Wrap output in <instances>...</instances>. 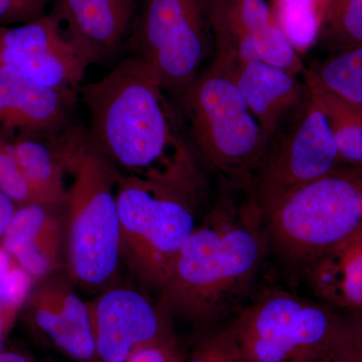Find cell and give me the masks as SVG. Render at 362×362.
Instances as JSON below:
<instances>
[{"label": "cell", "mask_w": 362, "mask_h": 362, "mask_svg": "<svg viewBox=\"0 0 362 362\" xmlns=\"http://www.w3.org/2000/svg\"><path fill=\"white\" fill-rule=\"evenodd\" d=\"M268 252L252 182L221 180L218 197L158 288L157 305L192 322L225 317L245 303Z\"/></svg>", "instance_id": "cell-1"}, {"label": "cell", "mask_w": 362, "mask_h": 362, "mask_svg": "<svg viewBox=\"0 0 362 362\" xmlns=\"http://www.w3.org/2000/svg\"><path fill=\"white\" fill-rule=\"evenodd\" d=\"M81 93L90 139L121 173L160 177L202 168L175 102L137 57L131 54Z\"/></svg>", "instance_id": "cell-2"}, {"label": "cell", "mask_w": 362, "mask_h": 362, "mask_svg": "<svg viewBox=\"0 0 362 362\" xmlns=\"http://www.w3.org/2000/svg\"><path fill=\"white\" fill-rule=\"evenodd\" d=\"M47 141L71 177L65 202L69 275L86 289H106L122 256L117 206L120 170L97 148L88 130L66 127Z\"/></svg>", "instance_id": "cell-3"}, {"label": "cell", "mask_w": 362, "mask_h": 362, "mask_svg": "<svg viewBox=\"0 0 362 362\" xmlns=\"http://www.w3.org/2000/svg\"><path fill=\"white\" fill-rule=\"evenodd\" d=\"M259 204L269 252L286 268L301 273L362 233V166H338Z\"/></svg>", "instance_id": "cell-4"}, {"label": "cell", "mask_w": 362, "mask_h": 362, "mask_svg": "<svg viewBox=\"0 0 362 362\" xmlns=\"http://www.w3.org/2000/svg\"><path fill=\"white\" fill-rule=\"evenodd\" d=\"M204 173L144 177L120 171L117 206L122 255L145 283L158 290L199 223L206 197Z\"/></svg>", "instance_id": "cell-5"}, {"label": "cell", "mask_w": 362, "mask_h": 362, "mask_svg": "<svg viewBox=\"0 0 362 362\" xmlns=\"http://www.w3.org/2000/svg\"><path fill=\"white\" fill-rule=\"evenodd\" d=\"M175 100L199 163L221 180L252 182L269 141L235 83L209 66Z\"/></svg>", "instance_id": "cell-6"}, {"label": "cell", "mask_w": 362, "mask_h": 362, "mask_svg": "<svg viewBox=\"0 0 362 362\" xmlns=\"http://www.w3.org/2000/svg\"><path fill=\"white\" fill-rule=\"evenodd\" d=\"M237 362H322L338 321L322 304L282 288H265L232 321Z\"/></svg>", "instance_id": "cell-7"}, {"label": "cell", "mask_w": 362, "mask_h": 362, "mask_svg": "<svg viewBox=\"0 0 362 362\" xmlns=\"http://www.w3.org/2000/svg\"><path fill=\"white\" fill-rule=\"evenodd\" d=\"M213 0H145L131 28L130 49L173 99L214 56Z\"/></svg>", "instance_id": "cell-8"}, {"label": "cell", "mask_w": 362, "mask_h": 362, "mask_svg": "<svg viewBox=\"0 0 362 362\" xmlns=\"http://www.w3.org/2000/svg\"><path fill=\"white\" fill-rule=\"evenodd\" d=\"M340 163L327 116L309 89L303 104L269 141L252 187L259 202L269 201L322 177Z\"/></svg>", "instance_id": "cell-9"}, {"label": "cell", "mask_w": 362, "mask_h": 362, "mask_svg": "<svg viewBox=\"0 0 362 362\" xmlns=\"http://www.w3.org/2000/svg\"><path fill=\"white\" fill-rule=\"evenodd\" d=\"M95 62L52 13L25 25L0 26V65L49 89L75 90Z\"/></svg>", "instance_id": "cell-10"}, {"label": "cell", "mask_w": 362, "mask_h": 362, "mask_svg": "<svg viewBox=\"0 0 362 362\" xmlns=\"http://www.w3.org/2000/svg\"><path fill=\"white\" fill-rule=\"evenodd\" d=\"M211 64L261 61L303 77L306 66L266 0H213Z\"/></svg>", "instance_id": "cell-11"}, {"label": "cell", "mask_w": 362, "mask_h": 362, "mask_svg": "<svg viewBox=\"0 0 362 362\" xmlns=\"http://www.w3.org/2000/svg\"><path fill=\"white\" fill-rule=\"evenodd\" d=\"M88 306L99 362H126L136 350L175 335L170 317L129 288H106Z\"/></svg>", "instance_id": "cell-12"}, {"label": "cell", "mask_w": 362, "mask_h": 362, "mask_svg": "<svg viewBox=\"0 0 362 362\" xmlns=\"http://www.w3.org/2000/svg\"><path fill=\"white\" fill-rule=\"evenodd\" d=\"M54 274L33 285L25 305L30 321L73 361L99 362L88 302Z\"/></svg>", "instance_id": "cell-13"}, {"label": "cell", "mask_w": 362, "mask_h": 362, "mask_svg": "<svg viewBox=\"0 0 362 362\" xmlns=\"http://www.w3.org/2000/svg\"><path fill=\"white\" fill-rule=\"evenodd\" d=\"M75 90L44 87L0 65V133L49 139L65 130Z\"/></svg>", "instance_id": "cell-14"}, {"label": "cell", "mask_w": 362, "mask_h": 362, "mask_svg": "<svg viewBox=\"0 0 362 362\" xmlns=\"http://www.w3.org/2000/svg\"><path fill=\"white\" fill-rule=\"evenodd\" d=\"M235 83L270 141L303 104L309 88L301 77L261 61L209 64Z\"/></svg>", "instance_id": "cell-15"}, {"label": "cell", "mask_w": 362, "mask_h": 362, "mask_svg": "<svg viewBox=\"0 0 362 362\" xmlns=\"http://www.w3.org/2000/svg\"><path fill=\"white\" fill-rule=\"evenodd\" d=\"M63 240L61 221L52 209L28 204L16 207L0 246L37 282L58 271Z\"/></svg>", "instance_id": "cell-16"}, {"label": "cell", "mask_w": 362, "mask_h": 362, "mask_svg": "<svg viewBox=\"0 0 362 362\" xmlns=\"http://www.w3.org/2000/svg\"><path fill=\"white\" fill-rule=\"evenodd\" d=\"M135 6L136 0H54L52 14L98 62L128 37Z\"/></svg>", "instance_id": "cell-17"}, {"label": "cell", "mask_w": 362, "mask_h": 362, "mask_svg": "<svg viewBox=\"0 0 362 362\" xmlns=\"http://www.w3.org/2000/svg\"><path fill=\"white\" fill-rule=\"evenodd\" d=\"M359 235L316 259L300 273L317 296L362 306V243H359Z\"/></svg>", "instance_id": "cell-18"}, {"label": "cell", "mask_w": 362, "mask_h": 362, "mask_svg": "<svg viewBox=\"0 0 362 362\" xmlns=\"http://www.w3.org/2000/svg\"><path fill=\"white\" fill-rule=\"evenodd\" d=\"M13 142L33 204L52 209L65 204L66 171L47 139L25 137Z\"/></svg>", "instance_id": "cell-19"}, {"label": "cell", "mask_w": 362, "mask_h": 362, "mask_svg": "<svg viewBox=\"0 0 362 362\" xmlns=\"http://www.w3.org/2000/svg\"><path fill=\"white\" fill-rule=\"evenodd\" d=\"M304 80L311 87L362 105V45L331 52L306 69Z\"/></svg>", "instance_id": "cell-20"}, {"label": "cell", "mask_w": 362, "mask_h": 362, "mask_svg": "<svg viewBox=\"0 0 362 362\" xmlns=\"http://www.w3.org/2000/svg\"><path fill=\"white\" fill-rule=\"evenodd\" d=\"M308 87L327 116L341 163L362 166V105Z\"/></svg>", "instance_id": "cell-21"}, {"label": "cell", "mask_w": 362, "mask_h": 362, "mask_svg": "<svg viewBox=\"0 0 362 362\" xmlns=\"http://www.w3.org/2000/svg\"><path fill=\"white\" fill-rule=\"evenodd\" d=\"M330 0H278L277 20L298 52L315 44Z\"/></svg>", "instance_id": "cell-22"}, {"label": "cell", "mask_w": 362, "mask_h": 362, "mask_svg": "<svg viewBox=\"0 0 362 362\" xmlns=\"http://www.w3.org/2000/svg\"><path fill=\"white\" fill-rule=\"evenodd\" d=\"M317 42L331 52L362 45V0H330Z\"/></svg>", "instance_id": "cell-23"}, {"label": "cell", "mask_w": 362, "mask_h": 362, "mask_svg": "<svg viewBox=\"0 0 362 362\" xmlns=\"http://www.w3.org/2000/svg\"><path fill=\"white\" fill-rule=\"evenodd\" d=\"M0 192L16 206L33 204V195L21 173L13 140L0 133Z\"/></svg>", "instance_id": "cell-24"}, {"label": "cell", "mask_w": 362, "mask_h": 362, "mask_svg": "<svg viewBox=\"0 0 362 362\" xmlns=\"http://www.w3.org/2000/svg\"><path fill=\"white\" fill-rule=\"evenodd\" d=\"M187 362H237L233 323L207 333L195 344Z\"/></svg>", "instance_id": "cell-25"}, {"label": "cell", "mask_w": 362, "mask_h": 362, "mask_svg": "<svg viewBox=\"0 0 362 362\" xmlns=\"http://www.w3.org/2000/svg\"><path fill=\"white\" fill-rule=\"evenodd\" d=\"M47 0H0V26L21 25L39 20Z\"/></svg>", "instance_id": "cell-26"}, {"label": "cell", "mask_w": 362, "mask_h": 362, "mask_svg": "<svg viewBox=\"0 0 362 362\" xmlns=\"http://www.w3.org/2000/svg\"><path fill=\"white\" fill-rule=\"evenodd\" d=\"M126 362H182V354L173 335L163 341L136 350Z\"/></svg>", "instance_id": "cell-27"}, {"label": "cell", "mask_w": 362, "mask_h": 362, "mask_svg": "<svg viewBox=\"0 0 362 362\" xmlns=\"http://www.w3.org/2000/svg\"><path fill=\"white\" fill-rule=\"evenodd\" d=\"M16 207V204L8 197L0 192V240L13 220Z\"/></svg>", "instance_id": "cell-28"}, {"label": "cell", "mask_w": 362, "mask_h": 362, "mask_svg": "<svg viewBox=\"0 0 362 362\" xmlns=\"http://www.w3.org/2000/svg\"><path fill=\"white\" fill-rule=\"evenodd\" d=\"M13 259L9 256L8 252H7L4 247L0 246V307H2V293H4L6 276L9 270H11V267L13 266Z\"/></svg>", "instance_id": "cell-29"}, {"label": "cell", "mask_w": 362, "mask_h": 362, "mask_svg": "<svg viewBox=\"0 0 362 362\" xmlns=\"http://www.w3.org/2000/svg\"><path fill=\"white\" fill-rule=\"evenodd\" d=\"M0 362H35L26 356L25 354L21 352L13 351V350H2L0 352Z\"/></svg>", "instance_id": "cell-30"}, {"label": "cell", "mask_w": 362, "mask_h": 362, "mask_svg": "<svg viewBox=\"0 0 362 362\" xmlns=\"http://www.w3.org/2000/svg\"><path fill=\"white\" fill-rule=\"evenodd\" d=\"M4 338H0V352H1L2 350H4Z\"/></svg>", "instance_id": "cell-31"}, {"label": "cell", "mask_w": 362, "mask_h": 362, "mask_svg": "<svg viewBox=\"0 0 362 362\" xmlns=\"http://www.w3.org/2000/svg\"><path fill=\"white\" fill-rule=\"evenodd\" d=\"M326 362H332V361H331V359H330V358H328V359H327V361H326Z\"/></svg>", "instance_id": "cell-32"}, {"label": "cell", "mask_w": 362, "mask_h": 362, "mask_svg": "<svg viewBox=\"0 0 362 362\" xmlns=\"http://www.w3.org/2000/svg\"><path fill=\"white\" fill-rule=\"evenodd\" d=\"M328 358H329V357H328ZM328 358H327V359H328ZM327 359H325V361H322V362H326V361H327Z\"/></svg>", "instance_id": "cell-33"}, {"label": "cell", "mask_w": 362, "mask_h": 362, "mask_svg": "<svg viewBox=\"0 0 362 362\" xmlns=\"http://www.w3.org/2000/svg\"><path fill=\"white\" fill-rule=\"evenodd\" d=\"M277 1H278V0H276V2H277Z\"/></svg>", "instance_id": "cell-34"}]
</instances>
